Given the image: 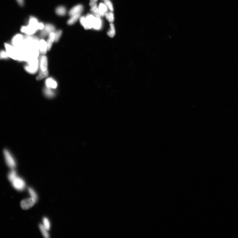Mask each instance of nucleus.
<instances>
[{"label":"nucleus","instance_id":"bb28decb","mask_svg":"<svg viewBox=\"0 0 238 238\" xmlns=\"http://www.w3.org/2000/svg\"><path fill=\"white\" fill-rule=\"evenodd\" d=\"M9 58L7 52L5 51H0V60L7 59Z\"/></svg>","mask_w":238,"mask_h":238},{"label":"nucleus","instance_id":"0eeeda50","mask_svg":"<svg viewBox=\"0 0 238 238\" xmlns=\"http://www.w3.org/2000/svg\"><path fill=\"white\" fill-rule=\"evenodd\" d=\"M12 183L15 188L19 191L23 190L25 187L24 181L20 177H17Z\"/></svg>","mask_w":238,"mask_h":238},{"label":"nucleus","instance_id":"cd10ccee","mask_svg":"<svg viewBox=\"0 0 238 238\" xmlns=\"http://www.w3.org/2000/svg\"><path fill=\"white\" fill-rule=\"evenodd\" d=\"M54 33H55V40H54V42L57 43L59 41L60 37L61 36L62 31L61 30H58L56 31Z\"/></svg>","mask_w":238,"mask_h":238},{"label":"nucleus","instance_id":"7c9ffc66","mask_svg":"<svg viewBox=\"0 0 238 238\" xmlns=\"http://www.w3.org/2000/svg\"><path fill=\"white\" fill-rule=\"evenodd\" d=\"M98 0H90L89 5L91 7L97 6V3Z\"/></svg>","mask_w":238,"mask_h":238},{"label":"nucleus","instance_id":"6ab92c4d","mask_svg":"<svg viewBox=\"0 0 238 238\" xmlns=\"http://www.w3.org/2000/svg\"><path fill=\"white\" fill-rule=\"evenodd\" d=\"M56 12L58 15L64 16L66 14V8L63 7H58L56 8Z\"/></svg>","mask_w":238,"mask_h":238},{"label":"nucleus","instance_id":"f3484780","mask_svg":"<svg viewBox=\"0 0 238 238\" xmlns=\"http://www.w3.org/2000/svg\"><path fill=\"white\" fill-rule=\"evenodd\" d=\"M99 9L101 16H105V14L108 12V8L104 3L100 4Z\"/></svg>","mask_w":238,"mask_h":238},{"label":"nucleus","instance_id":"9b49d317","mask_svg":"<svg viewBox=\"0 0 238 238\" xmlns=\"http://www.w3.org/2000/svg\"><path fill=\"white\" fill-rule=\"evenodd\" d=\"M48 51V45L46 41L44 39L39 41V51L42 54H45Z\"/></svg>","mask_w":238,"mask_h":238},{"label":"nucleus","instance_id":"4468645a","mask_svg":"<svg viewBox=\"0 0 238 238\" xmlns=\"http://www.w3.org/2000/svg\"><path fill=\"white\" fill-rule=\"evenodd\" d=\"M54 40H55V33H52L49 35V38L47 40V43L48 45V51H49L51 49Z\"/></svg>","mask_w":238,"mask_h":238},{"label":"nucleus","instance_id":"aec40b11","mask_svg":"<svg viewBox=\"0 0 238 238\" xmlns=\"http://www.w3.org/2000/svg\"><path fill=\"white\" fill-rule=\"evenodd\" d=\"M105 17L108 22L112 23L114 21V17L113 13L112 12H107L105 14Z\"/></svg>","mask_w":238,"mask_h":238},{"label":"nucleus","instance_id":"dca6fc26","mask_svg":"<svg viewBox=\"0 0 238 238\" xmlns=\"http://www.w3.org/2000/svg\"><path fill=\"white\" fill-rule=\"evenodd\" d=\"M90 11L92 14L95 17L99 19L101 18V16L100 13L99 8L97 6L91 7Z\"/></svg>","mask_w":238,"mask_h":238},{"label":"nucleus","instance_id":"2eb2a0df","mask_svg":"<svg viewBox=\"0 0 238 238\" xmlns=\"http://www.w3.org/2000/svg\"><path fill=\"white\" fill-rule=\"evenodd\" d=\"M80 22L81 25L85 30H89L92 28L90 25L86 18L84 17H81L80 18Z\"/></svg>","mask_w":238,"mask_h":238},{"label":"nucleus","instance_id":"f03ea898","mask_svg":"<svg viewBox=\"0 0 238 238\" xmlns=\"http://www.w3.org/2000/svg\"><path fill=\"white\" fill-rule=\"evenodd\" d=\"M86 18L92 28L97 30L101 29L102 23L100 19L96 18L92 14H90L87 15Z\"/></svg>","mask_w":238,"mask_h":238},{"label":"nucleus","instance_id":"1a4fd4ad","mask_svg":"<svg viewBox=\"0 0 238 238\" xmlns=\"http://www.w3.org/2000/svg\"><path fill=\"white\" fill-rule=\"evenodd\" d=\"M38 30L35 27L28 25L26 26H23L21 29V31L22 33L28 35H31L34 34Z\"/></svg>","mask_w":238,"mask_h":238},{"label":"nucleus","instance_id":"2f4dec72","mask_svg":"<svg viewBox=\"0 0 238 238\" xmlns=\"http://www.w3.org/2000/svg\"><path fill=\"white\" fill-rule=\"evenodd\" d=\"M20 6L22 7L24 5V0H16Z\"/></svg>","mask_w":238,"mask_h":238},{"label":"nucleus","instance_id":"473e14b6","mask_svg":"<svg viewBox=\"0 0 238 238\" xmlns=\"http://www.w3.org/2000/svg\"><path fill=\"white\" fill-rule=\"evenodd\" d=\"M104 1H105V0H104Z\"/></svg>","mask_w":238,"mask_h":238},{"label":"nucleus","instance_id":"6e6552de","mask_svg":"<svg viewBox=\"0 0 238 238\" xmlns=\"http://www.w3.org/2000/svg\"><path fill=\"white\" fill-rule=\"evenodd\" d=\"M55 30V27L53 25L47 24L46 25L40 33V36L42 37H46L52 33H54Z\"/></svg>","mask_w":238,"mask_h":238},{"label":"nucleus","instance_id":"393cba45","mask_svg":"<svg viewBox=\"0 0 238 238\" xmlns=\"http://www.w3.org/2000/svg\"><path fill=\"white\" fill-rule=\"evenodd\" d=\"M28 191L31 195V197L37 201V196L34 190L30 187L29 188Z\"/></svg>","mask_w":238,"mask_h":238},{"label":"nucleus","instance_id":"9d476101","mask_svg":"<svg viewBox=\"0 0 238 238\" xmlns=\"http://www.w3.org/2000/svg\"><path fill=\"white\" fill-rule=\"evenodd\" d=\"M83 10V6L80 5H79L75 6L71 9L69 12V15L72 16L78 14H81Z\"/></svg>","mask_w":238,"mask_h":238},{"label":"nucleus","instance_id":"f8f14e48","mask_svg":"<svg viewBox=\"0 0 238 238\" xmlns=\"http://www.w3.org/2000/svg\"><path fill=\"white\" fill-rule=\"evenodd\" d=\"M48 62L46 56H43L41 58L40 67L41 71L45 72L47 70Z\"/></svg>","mask_w":238,"mask_h":238},{"label":"nucleus","instance_id":"f257e3e1","mask_svg":"<svg viewBox=\"0 0 238 238\" xmlns=\"http://www.w3.org/2000/svg\"><path fill=\"white\" fill-rule=\"evenodd\" d=\"M6 164L10 168L13 169L16 166V161L13 155L9 150H5L3 152Z\"/></svg>","mask_w":238,"mask_h":238},{"label":"nucleus","instance_id":"a211bd4d","mask_svg":"<svg viewBox=\"0 0 238 238\" xmlns=\"http://www.w3.org/2000/svg\"><path fill=\"white\" fill-rule=\"evenodd\" d=\"M81 14H78L72 16L70 19L68 21L67 24L68 25H72L76 23L80 18Z\"/></svg>","mask_w":238,"mask_h":238},{"label":"nucleus","instance_id":"ddd939ff","mask_svg":"<svg viewBox=\"0 0 238 238\" xmlns=\"http://www.w3.org/2000/svg\"><path fill=\"white\" fill-rule=\"evenodd\" d=\"M46 85L48 88L55 89L57 87V83L56 81L51 78H49L46 81Z\"/></svg>","mask_w":238,"mask_h":238},{"label":"nucleus","instance_id":"b1692460","mask_svg":"<svg viewBox=\"0 0 238 238\" xmlns=\"http://www.w3.org/2000/svg\"><path fill=\"white\" fill-rule=\"evenodd\" d=\"M17 177L16 172L13 170V169H12L8 175V178L9 180L12 182Z\"/></svg>","mask_w":238,"mask_h":238},{"label":"nucleus","instance_id":"20e7f679","mask_svg":"<svg viewBox=\"0 0 238 238\" xmlns=\"http://www.w3.org/2000/svg\"><path fill=\"white\" fill-rule=\"evenodd\" d=\"M28 62V65L25 66V70L30 74H35L38 69L39 61L37 58L29 60Z\"/></svg>","mask_w":238,"mask_h":238},{"label":"nucleus","instance_id":"39448f33","mask_svg":"<svg viewBox=\"0 0 238 238\" xmlns=\"http://www.w3.org/2000/svg\"><path fill=\"white\" fill-rule=\"evenodd\" d=\"M24 39L23 35L20 34H17L14 35L12 39V45L17 49H19L22 45Z\"/></svg>","mask_w":238,"mask_h":238},{"label":"nucleus","instance_id":"4be33fe9","mask_svg":"<svg viewBox=\"0 0 238 238\" xmlns=\"http://www.w3.org/2000/svg\"><path fill=\"white\" fill-rule=\"evenodd\" d=\"M39 228L41 231V232L44 237L46 238H48L49 237V233L47 231V230L46 229L43 225L42 224L39 225Z\"/></svg>","mask_w":238,"mask_h":238},{"label":"nucleus","instance_id":"5701e85b","mask_svg":"<svg viewBox=\"0 0 238 238\" xmlns=\"http://www.w3.org/2000/svg\"><path fill=\"white\" fill-rule=\"evenodd\" d=\"M110 30L107 33V35L110 37H114L115 35L116 31L115 30L114 25L112 23L110 24Z\"/></svg>","mask_w":238,"mask_h":238},{"label":"nucleus","instance_id":"c756f323","mask_svg":"<svg viewBox=\"0 0 238 238\" xmlns=\"http://www.w3.org/2000/svg\"><path fill=\"white\" fill-rule=\"evenodd\" d=\"M45 95L49 97H53L54 95L53 92L49 89H46L45 90Z\"/></svg>","mask_w":238,"mask_h":238},{"label":"nucleus","instance_id":"c85d7f7f","mask_svg":"<svg viewBox=\"0 0 238 238\" xmlns=\"http://www.w3.org/2000/svg\"><path fill=\"white\" fill-rule=\"evenodd\" d=\"M104 4L106 5V7L109 9L110 11H113V7L112 4L109 0H105L104 1Z\"/></svg>","mask_w":238,"mask_h":238},{"label":"nucleus","instance_id":"412c9836","mask_svg":"<svg viewBox=\"0 0 238 238\" xmlns=\"http://www.w3.org/2000/svg\"><path fill=\"white\" fill-rule=\"evenodd\" d=\"M49 74V72L48 70L46 71L45 72H43L40 71V72L38 76L37 77V80H41V79H43L46 77Z\"/></svg>","mask_w":238,"mask_h":238},{"label":"nucleus","instance_id":"423d86ee","mask_svg":"<svg viewBox=\"0 0 238 238\" xmlns=\"http://www.w3.org/2000/svg\"><path fill=\"white\" fill-rule=\"evenodd\" d=\"M36 201L32 197L23 200L21 203L23 209L28 210L34 205Z\"/></svg>","mask_w":238,"mask_h":238},{"label":"nucleus","instance_id":"a878e982","mask_svg":"<svg viewBox=\"0 0 238 238\" xmlns=\"http://www.w3.org/2000/svg\"><path fill=\"white\" fill-rule=\"evenodd\" d=\"M43 226L47 230H49L51 227L49 221L47 218H44L43 219Z\"/></svg>","mask_w":238,"mask_h":238},{"label":"nucleus","instance_id":"7ed1b4c3","mask_svg":"<svg viewBox=\"0 0 238 238\" xmlns=\"http://www.w3.org/2000/svg\"><path fill=\"white\" fill-rule=\"evenodd\" d=\"M5 46L6 52L9 57L14 60H18L19 56V51L18 49L13 46L7 43H5Z\"/></svg>","mask_w":238,"mask_h":238}]
</instances>
